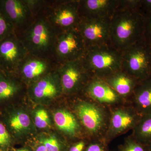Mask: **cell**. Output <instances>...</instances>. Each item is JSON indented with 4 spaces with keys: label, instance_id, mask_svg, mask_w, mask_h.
Instances as JSON below:
<instances>
[{
    "label": "cell",
    "instance_id": "6da1fadb",
    "mask_svg": "<svg viewBox=\"0 0 151 151\" xmlns=\"http://www.w3.org/2000/svg\"><path fill=\"white\" fill-rule=\"evenodd\" d=\"M145 22L140 10L119 7L111 19V45L122 52L142 40Z\"/></svg>",
    "mask_w": 151,
    "mask_h": 151
},
{
    "label": "cell",
    "instance_id": "7a4b0ae2",
    "mask_svg": "<svg viewBox=\"0 0 151 151\" xmlns=\"http://www.w3.org/2000/svg\"><path fill=\"white\" fill-rule=\"evenodd\" d=\"M58 34L43 14L35 18L19 37L30 55L52 59Z\"/></svg>",
    "mask_w": 151,
    "mask_h": 151
},
{
    "label": "cell",
    "instance_id": "3957f363",
    "mask_svg": "<svg viewBox=\"0 0 151 151\" xmlns=\"http://www.w3.org/2000/svg\"><path fill=\"white\" fill-rule=\"evenodd\" d=\"M82 62L88 71L108 76L122 70V52L111 45L87 48Z\"/></svg>",
    "mask_w": 151,
    "mask_h": 151
},
{
    "label": "cell",
    "instance_id": "277c9868",
    "mask_svg": "<svg viewBox=\"0 0 151 151\" xmlns=\"http://www.w3.org/2000/svg\"><path fill=\"white\" fill-rule=\"evenodd\" d=\"M122 70L139 81L151 76V45L143 39L122 52Z\"/></svg>",
    "mask_w": 151,
    "mask_h": 151
},
{
    "label": "cell",
    "instance_id": "5b68a950",
    "mask_svg": "<svg viewBox=\"0 0 151 151\" xmlns=\"http://www.w3.org/2000/svg\"><path fill=\"white\" fill-rule=\"evenodd\" d=\"M44 12L48 21L59 34L77 27L81 17L80 1H56L54 4H50Z\"/></svg>",
    "mask_w": 151,
    "mask_h": 151
},
{
    "label": "cell",
    "instance_id": "8992f818",
    "mask_svg": "<svg viewBox=\"0 0 151 151\" xmlns=\"http://www.w3.org/2000/svg\"><path fill=\"white\" fill-rule=\"evenodd\" d=\"M87 47L77 27L58 34L55 47L54 58L59 64L66 61L81 59Z\"/></svg>",
    "mask_w": 151,
    "mask_h": 151
},
{
    "label": "cell",
    "instance_id": "52a82bcc",
    "mask_svg": "<svg viewBox=\"0 0 151 151\" xmlns=\"http://www.w3.org/2000/svg\"><path fill=\"white\" fill-rule=\"evenodd\" d=\"M111 18L81 16L77 29L87 48L111 45Z\"/></svg>",
    "mask_w": 151,
    "mask_h": 151
},
{
    "label": "cell",
    "instance_id": "ba28073f",
    "mask_svg": "<svg viewBox=\"0 0 151 151\" xmlns=\"http://www.w3.org/2000/svg\"><path fill=\"white\" fill-rule=\"evenodd\" d=\"M28 55L27 50L15 32L0 41L1 66L17 69Z\"/></svg>",
    "mask_w": 151,
    "mask_h": 151
},
{
    "label": "cell",
    "instance_id": "9c48e42d",
    "mask_svg": "<svg viewBox=\"0 0 151 151\" xmlns=\"http://www.w3.org/2000/svg\"><path fill=\"white\" fill-rule=\"evenodd\" d=\"M0 11L13 26L15 32L25 30L35 18L23 0L0 1Z\"/></svg>",
    "mask_w": 151,
    "mask_h": 151
},
{
    "label": "cell",
    "instance_id": "30bf717a",
    "mask_svg": "<svg viewBox=\"0 0 151 151\" xmlns=\"http://www.w3.org/2000/svg\"><path fill=\"white\" fill-rule=\"evenodd\" d=\"M58 65V72L62 90L67 92L77 90L88 72L81 59L66 61Z\"/></svg>",
    "mask_w": 151,
    "mask_h": 151
},
{
    "label": "cell",
    "instance_id": "8fae6325",
    "mask_svg": "<svg viewBox=\"0 0 151 151\" xmlns=\"http://www.w3.org/2000/svg\"><path fill=\"white\" fill-rule=\"evenodd\" d=\"M117 0L80 1L81 16L111 18L119 7Z\"/></svg>",
    "mask_w": 151,
    "mask_h": 151
},
{
    "label": "cell",
    "instance_id": "7c38bea8",
    "mask_svg": "<svg viewBox=\"0 0 151 151\" xmlns=\"http://www.w3.org/2000/svg\"><path fill=\"white\" fill-rule=\"evenodd\" d=\"M76 111L78 118L87 131L96 134L102 129L104 123V115L96 105L82 102L77 106Z\"/></svg>",
    "mask_w": 151,
    "mask_h": 151
},
{
    "label": "cell",
    "instance_id": "4fadbf2b",
    "mask_svg": "<svg viewBox=\"0 0 151 151\" xmlns=\"http://www.w3.org/2000/svg\"><path fill=\"white\" fill-rule=\"evenodd\" d=\"M51 59L42 58L29 54L19 66L22 76L27 80L40 78L48 72L51 66H54Z\"/></svg>",
    "mask_w": 151,
    "mask_h": 151
},
{
    "label": "cell",
    "instance_id": "5bb4252c",
    "mask_svg": "<svg viewBox=\"0 0 151 151\" xmlns=\"http://www.w3.org/2000/svg\"><path fill=\"white\" fill-rule=\"evenodd\" d=\"M142 115L135 109L134 111H127L118 109L114 111L111 117L110 124V132L115 135L122 133L136 126Z\"/></svg>",
    "mask_w": 151,
    "mask_h": 151
},
{
    "label": "cell",
    "instance_id": "9a60e30c",
    "mask_svg": "<svg viewBox=\"0 0 151 151\" xmlns=\"http://www.w3.org/2000/svg\"><path fill=\"white\" fill-rule=\"evenodd\" d=\"M132 94L135 110L142 116L151 114V76L139 81Z\"/></svg>",
    "mask_w": 151,
    "mask_h": 151
},
{
    "label": "cell",
    "instance_id": "2e32d148",
    "mask_svg": "<svg viewBox=\"0 0 151 151\" xmlns=\"http://www.w3.org/2000/svg\"><path fill=\"white\" fill-rule=\"evenodd\" d=\"M87 92L90 97L100 103L112 104L119 101V95L106 81L97 78L87 86Z\"/></svg>",
    "mask_w": 151,
    "mask_h": 151
},
{
    "label": "cell",
    "instance_id": "e0dca14e",
    "mask_svg": "<svg viewBox=\"0 0 151 151\" xmlns=\"http://www.w3.org/2000/svg\"><path fill=\"white\" fill-rule=\"evenodd\" d=\"M106 82L119 96H127L133 94L139 81L134 77L122 70L107 78Z\"/></svg>",
    "mask_w": 151,
    "mask_h": 151
},
{
    "label": "cell",
    "instance_id": "ac0fdd59",
    "mask_svg": "<svg viewBox=\"0 0 151 151\" xmlns=\"http://www.w3.org/2000/svg\"><path fill=\"white\" fill-rule=\"evenodd\" d=\"M58 72L50 74L40 78L33 85L32 91L34 96L38 99H46L54 97L59 92L58 82H60V78L56 81L55 77Z\"/></svg>",
    "mask_w": 151,
    "mask_h": 151
},
{
    "label": "cell",
    "instance_id": "d6986e66",
    "mask_svg": "<svg viewBox=\"0 0 151 151\" xmlns=\"http://www.w3.org/2000/svg\"><path fill=\"white\" fill-rule=\"evenodd\" d=\"M55 123L60 130L70 136H73L77 133L78 124L74 116L68 111L59 110L54 115Z\"/></svg>",
    "mask_w": 151,
    "mask_h": 151
},
{
    "label": "cell",
    "instance_id": "ffe728a7",
    "mask_svg": "<svg viewBox=\"0 0 151 151\" xmlns=\"http://www.w3.org/2000/svg\"><path fill=\"white\" fill-rule=\"evenodd\" d=\"M134 128L135 140L145 146L151 143V114L142 116Z\"/></svg>",
    "mask_w": 151,
    "mask_h": 151
},
{
    "label": "cell",
    "instance_id": "44dd1931",
    "mask_svg": "<svg viewBox=\"0 0 151 151\" xmlns=\"http://www.w3.org/2000/svg\"><path fill=\"white\" fill-rule=\"evenodd\" d=\"M18 89V86L12 81L0 76V100L13 96Z\"/></svg>",
    "mask_w": 151,
    "mask_h": 151
},
{
    "label": "cell",
    "instance_id": "7402d4cb",
    "mask_svg": "<svg viewBox=\"0 0 151 151\" xmlns=\"http://www.w3.org/2000/svg\"><path fill=\"white\" fill-rule=\"evenodd\" d=\"M10 123L13 129L15 131H20L25 129L29 127L30 120L27 114L21 113L13 117Z\"/></svg>",
    "mask_w": 151,
    "mask_h": 151
},
{
    "label": "cell",
    "instance_id": "603a6c76",
    "mask_svg": "<svg viewBox=\"0 0 151 151\" xmlns=\"http://www.w3.org/2000/svg\"><path fill=\"white\" fill-rule=\"evenodd\" d=\"M35 18L43 12L51 2L43 0H23Z\"/></svg>",
    "mask_w": 151,
    "mask_h": 151
},
{
    "label": "cell",
    "instance_id": "cb8c5ba5",
    "mask_svg": "<svg viewBox=\"0 0 151 151\" xmlns=\"http://www.w3.org/2000/svg\"><path fill=\"white\" fill-rule=\"evenodd\" d=\"M14 32L13 26L0 11V41Z\"/></svg>",
    "mask_w": 151,
    "mask_h": 151
},
{
    "label": "cell",
    "instance_id": "d4e9b609",
    "mask_svg": "<svg viewBox=\"0 0 151 151\" xmlns=\"http://www.w3.org/2000/svg\"><path fill=\"white\" fill-rule=\"evenodd\" d=\"M36 126L40 129H44L48 127L50 120L47 112L44 109H40L36 111L35 117Z\"/></svg>",
    "mask_w": 151,
    "mask_h": 151
},
{
    "label": "cell",
    "instance_id": "484cf974",
    "mask_svg": "<svg viewBox=\"0 0 151 151\" xmlns=\"http://www.w3.org/2000/svg\"><path fill=\"white\" fill-rule=\"evenodd\" d=\"M123 151H146L145 146L134 139L130 140L125 145Z\"/></svg>",
    "mask_w": 151,
    "mask_h": 151
},
{
    "label": "cell",
    "instance_id": "4316f807",
    "mask_svg": "<svg viewBox=\"0 0 151 151\" xmlns=\"http://www.w3.org/2000/svg\"><path fill=\"white\" fill-rule=\"evenodd\" d=\"M42 144L48 151H60V147L58 141L54 138H47Z\"/></svg>",
    "mask_w": 151,
    "mask_h": 151
},
{
    "label": "cell",
    "instance_id": "83f0119b",
    "mask_svg": "<svg viewBox=\"0 0 151 151\" xmlns=\"http://www.w3.org/2000/svg\"><path fill=\"white\" fill-rule=\"evenodd\" d=\"M144 40L151 45V15L146 17Z\"/></svg>",
    "mask_w": 151,
    "mask_h": 151
},
{
    "label": "cell",
    "instance_id": "f1b7e54d",
    "mask_svg": "<svg viewBox=\"0 0 151 151\" xmlns=\"http://www.w3.org/2000/svg\"><path fill=\"white\" fill-rule=\"evenodd\" d=\"M9 135L3 124L0 123V146H5L9 144Z\"/></svg>",
    "mask_w": 151,
    "mask_h": 151
},
{
    "label": "cell",
    "instance_id": "f546056e",
    "mask_svg": "<svg viewBox=\"0 0 151 151\" xmlns=\"http://www.w3.org/2000/svg\"><path fill=\"white\" fill-rule=\"evenodd\" d=\"M142 10L145 17L151 15V0H141L140 11Z\"/></svg>",
    "mask_w": 151,
    "mask_h": 151
},
{
    "label": "cell",
    "instance_id": "4dcf8cb0",
    "mask_svg": "<svg viewBox=\"0 0 151 151\" xmlns=\"http://www.w3.org/2000/svg\"><path fill=\"white\" fill-rule=\"evenodd\" d=\"M86 151H105L103 147L98 144H91L86 149Z\"/></svg>",
    "mask_w": 151,
    "mask_h": 151
},
{
    "label": "cell",
    "instance_id": "1f68e13d",
    "mask_svg": "<svg viewBox=\"0 0 151 151\" xmlns=\"http://www.w3.org/2000/svg\"><path fill=\"white\" fill-rule=\"evenodd\" d=\"M85 146L84 142H79L70 148L69 151H82Z\"/></svg>",
    "mask_w": 151,
    "mask_h": 151
},
{
    "label": "cell",
    "instance_id": "d6a6232c",
    "mask_svg": "<svg viewBox=\"0 0 151 151\" xmlns=\"http://www.w3.org/2000/svg\"><path fill=\"white\" fill-rule=\"evenodd\" d=\"M35 151H48L43 145L38 147Z\"/></svg>",
    "mask_w": 151,
    "mask_h": 151
},
{
    "label": "cell",
    "instance_id": "836d02e7",
    "mask_svg": "<svg viewBox=\"0 0 151 151\" xmlns=\"http://www.w3.org/2000/svg\"><path fill=\"white\" fill-rule=\"evenodd\" d=\"M146 151H151V143L145 146Z\"/></svg>",
    "mask_w": 151,
    "mask_h": 151
},
{
    "label": "cell",
    "instance_id": "e575fe53",
    "mask_svg": "<svg viewBox=\"0 0 151 151\" xmlns=\"http://www.w3.org/2000/svg\"><path fill=\"white\" fill-rule=\"evenodd\" d=\"M17 151H28L26 149H21V150H18Z\"/></svg>",
    "mask_w": 151,
    "mask_h": 151
}]
</instances>
